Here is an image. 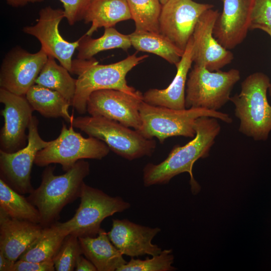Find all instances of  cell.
<instances>
[{
    "label": "cell",
    "instance_id": "d6a6232c",
    "mask_svg": "<svg viewBox=\"0 0 271 271\" xmlns=\"http://www.w3.org/2000/svg\"><path fill=\"white\" fill-rule=\"evenodd\" d=\"M63 5L65 18L72 26L83 19L91 0H59Z\"/></svg>",
    "mask_w": 271,
    "mask_h": 271
},
{
    "label": "cell",
    "instance_id": "ffe728a7",
    "mask_svg": "<svg viewBox=\"0 0 271 271\" xmlns=\"http://www.w3.org/2000/svg\"><path fill=\"white\" fill-rule=\"evenodd\" d=\"M193 39L188 41L180 62L176 65L177 72L173 81L165 89H150L143 94L145 102L175 109L185 107V91L189 70L193 62Z\"/></svg>",
    "mask_w": 271,
    "mask_h": 271
},
{
    "label": "cell",
    "instance_id": "f35d334b",
    "mask_svg": "<svg viewBox=\"0 0 271 271\" xmlns=\"http://www.w3.org/2000/svg\"><path fill=\"white\" fill-rule=\"evenodd\" d=\"M160 3L163 5L165 4L168 0H159Z\"/></svg>",
    "mask_w": 271,
    "mask_h": 271
},
{
    "label": "cell",
    "instance_id": "2e32d148",
    "mask_svg": "<svg viewBox=\"0 0 271 271\" xmlns=\"http://www.w3.org/2000/svg\"><path fill=\"white\" fill-rule=\"evenodd\" d=\"M213 8L200 17L193 35V62L211 71L221 70L234 58L233 53L223 47L213 36L215 22L219 15Z\"/></svg>",
    "mask_w": 271,
    "mask_h": 271
},
{
    "label": "cell",
    "instance_id": "9a60e30c",
    "mask_svg": "<svg viewBox=\"0 0 271 271\" xmlns=\"http://www.w3.org/2000/svg\"><path fill=\"white\" fill-rule=\"evenodd\" d=\"M143 100V97L118 90H99L90 95L87 111L91 116H103L138 131L142 126L140 106Z\"/></svg>",
    "mask_w": 271,
    "mask_h": 271
},
{
    "label": "cell",
    "instance_id": "f546056e",
    "mask_svg": "<svg viewBox=\"0 0 271 271\" xmlns=\"http://www.w3.org/2000/svg\"><path fill=\"white\" fill-rule=\"evenodd\" d=\"M173 262L172 250L164 249L151 258L147 257L145 259H141L131 257L117 271H172L176 269L172 266Z\"/></svg>",
    "mask_w": 271,
    "mask_h": 271
},
{
    "label": "cell",
    "instance_id": "4fadbf2b",
    "mask_svg": "<svg viewBox=\"0 0 271 271\" xmlns=\"http://www.w3.org/2000/svg\"><path fill=\"white\" fill-rule=\"evenodd\" d=\"M213 7L193 0H168L159 17L160 33L184 51L200 17Z\"/></svg>",
    "mask_w": 271,
    "mask_h": 271
},
{
    "label": "cell",
    "instance_id": "52a82bcc",
    "mask_svg": "<svg viewBox=\"0 0 271 271\" xmlns=\"http://www.w3.org/2000/svg\"><path fill=\"white\" fill-rule=\"evenodd\" d=\"M238 70L211 71L194 64L188 73L185 91L186 108L217 111L230 101V93L240 80Z\"/></svg>",
    "mask_w": 271,
    "mask_h": 271
},
{
    "label": "cell",
    "instance_id": "8992f818",
    "mask_svg": "<svg viewBox=\"0 0 271 271\" xmlns=\"http://www.w3.org/2000/svg\"><path fill=\"white\" fill-rule=\"evenodd\" d=\"M89 137L103 142L114 153L129 161L154 153L156 142L120 123L100 116H78L72 122Z\"/></svg>",
    "mask_w": 271,
    "mask_h": 271
},
{
    "label": "cell",
    "instance_id": "9c48e42d",
    "mask_svg": "<svg viewBox=\"0 0 271 271\" xmlns=\"http://www.w3.org/2000/svg\"><path fill=\"white\" fill-rule=\"evenodd\" d=\"M109 151L103 142L92 137L85 138L74 130L72 123L67 128L63 122L59 136L38 152L34 164L39 167L59 164L66 172L80 160H101Z\"/></svg>",
    "mask_w": 271,
    "mask_h": 271
},
{
    "label": "cell",
    "instance_id": "7402d4cb",
    "mask_svg": "<svg viewBox=\"0 0 271 271\" xmlns=\"http://www.w3.org/2000/svg\"><path fill=\"white\" fill-rule=\"evenodd\" d=\"M131 19L126 0H91L83 17L85 23H91L86 33L91 36L99 28L113 27L121 21Z\"/></svg>",
    "mask_w": 271,
    "mask_h": 271
},
{
    "label": "cell",
    "instance_id": "5bb4252c",
    "mask_svg": "<svg viewBox=\"0 0 271 271\" xmlns=\"http://www.w3.org/2000/svg\"><path fill=\"white\" fill-rule=\"evenodd\" d=\"M0 102L5 105L1 110L4 124L0 133V150L13 153L28 144L26 130L34 111L26 95H17L0 88Z\"/></svg>",
    "mask_w": 271,
    "mask_h": 271
},
{
    "label": "cell",
    "instance_id": "44dd1931",
    "mask_svg": "<svg viewBox=\"0 0 271 271\" xmlns=\"http://www.w3.org/2000/svg\"><path fill=\"white\" fill-rule=\"evenodd\" d=\"M78 239L82 254L98 271H117L127 262L110 241L107 233L102 228L97 236L80 237Z\"/></svg>",
    "mask_w": 271,
    "mask_h": 271
},
{
    "label": "cell",
    "instance_id": "4dcf8cb0",
    "mask_svg": "<svg viewBox=\"0 0 271 271\" xmlns=\"http://www.w3.org/2000/svg\"><path fill=\"white\" fill-rule=\"evenodd\" d=\"M82 254L78 237L72 234L67 235L53 258L55 270H74L77 259Z\"/></svg>",
    "mask_w": 271,
    "mask_h": 271
},
{
    "label": "cell",
    "instance_id": "d4e9b609",
    "mask_svg": "<svg viewBox=\"0 0 271 271\" xmlns=\"http://www.w3.org/2000/svg\"><path fill=\"white\" fill-rule=\"evenodd\" d=\"M129 36L131 46L137 50L157 55L175 66L184 52L161 33L135 30Z\"/></svg>",
    "mask_w": 271,
    "mask_h": 271
},
{
    "label": "cell",
    "instance_id": "83f0119b",
    "mask_svg": "<svg viewBox=\"0 0 271 271\" xmlns=\"http://www.w3.org/2000/svg\"><path fill=\"white\" fill-rule=\"evenodd\" d=\"M0 209L10 217L40 224L38 209L22 194L0 179Z\"/></svg>",
    "mask_w": 271,
    "mask_h": 271
},
{
    "label": "cell",
    "instance_id": "74e56055",
    "mask_svg": "<svg viewBox=\"0 0 271 271\" xmlns=\"http://www.w3.org/2000/svg\"><path fill=\"white\" fill-rule=\"evenodd\" d=\"M269 36L271 38V34L269 35ZM268 93H269V95L270 96H271V83H270V86L268 88Z\"/></svg>",
    "mask_w": 271,
    "mask_h": 271
},
{
    "label": "cell",
    "instance_id": "5b68a950",
    "mask_svg": "<svg viewBox=\"0 0 271 271\" xmlns=\"http://www.w3.org/2000/svg\"><path fill=\"white\" fill-rule=\"evenodd\" d=\"M142 126L138 131L144 137H156L163 143L168 138L183 136L194 138L195 122L202 116L216 118L227 123L232 122L229 114L201 108L175 109L148 104L143 100L140 106Z\"/></svg>",
    "mask_w": 271,
    "mask_h": 271
},
{
    "label": "cell",
    "instance_id": "1f68e13d",
    "mask_svg": "<svg viewBox=\"0 0 271 271\" xmlns=\"http://www.w3.org/2000/svg\"><path fill=\"white\" fill-rule=\"evenodd\" d=\"M259 29L271 34V0H255L250 30Z\"/></svg>",
    "mask_w": 271,
    "mask_h": 271
},
{
    "label": "cell",
    "instance_id": "30bf717a",
    "mask_svg": "<svg viewBox=\"0 0 271 271\" xmlns=\"http://www.w3.org/2000/svg\"><path fill=\"white\" fill-rule=\"evenodd\" d=\"M39 120L32 116L28 127V144L13 153L0 150V175L11 188L21 194H30L33 190L31 182L32 168L38 152L48 146L38 131Z\"/></svg>",
    "mask_w": 271,
    "mask_h": 271
},
{
    "label": "cell",
    "instance_id": "277c9868",
    "mask_svg": "<svg viewBox=\"0 0 271 271\" xmlns=\"http://www.w3.org/2000/svg\"><path fill=\"white\" fill-rule=\"evenodd\" d=\"M270 83L265 74L253 73L241 82L240 93L230 98L240 120L239 131L255 141L267 140L271 131V105L267 98Z\"/></svg>",
    "mask_w": 271,
    "mask_h": 271
},
{
    "label": "cell",
    "instance_id": "8d00e7d4",
    "mask_svg": "<svg viewBox=\"0 0 271 271\" xmlns=\"http://www.w3.org/2000/svg\"><path fill=\"white\" fill-rule=\"evenodd\" d=\"M8 5L14 8L24 7L29 3L43 2L44 0H6Z\"/></svg>",
    "mask_w": 271,
    "mask_h": 271
},
{
    "label": "cell",
    "instance_id": "d6986e66",
    "mask_svg": "<svg viewBox=\"0 0 271 271\" xmlns=\"http://www.w3.org/2000/svg\"><path fill=\"white\" fill-rule=\"evenodd\" d=\"M43 228L40 224L12 218L0 209V252L16 262Z\"/></svg>",
    "mask_w": 271,
    "mask_h": 271
},
{
    "label": "cell",
    "instance_id": "484cf974",
    "mask_svg": "<svg viewBox=\"0 0 271 271\" xmlns=\"http://www.w3.org/2000/svg\"><path fill=\"white\" fill-rule=\"evenodd\" d=\"M69 72L65 67L58 65L54 58L48 56L35 84L58 92L72 105L77 79L72 78Z\"/></svg>",
    "mask_w": 271,
    "mask_h": 271
},
{
    "label": "cell",
    "instance_id": "8fae6325",
    "mask_svg": "<svg viewBox=\"0 0 271 271\" xmlns=\"http://www.w3.org/2000/svg\"><path fill=\"white\" fill-rule=\"evenodd\" d=\"M48 58L42 48L32 53L20 46L13 48L5 55L1 66V88L17 95H26L35 84Z\"/></svg>",
    "mask_w": 271,
    "mask_h": 271
},
{
    "label": "cell",
    "instance_id": "4316f807",
    "mask_svg": "<svg viewBox=\"0 0 271 271\" xmlns=\"http://www.w3.org/2000/svg\"><path fill=\"white\" fill-rule=\"evenodd\" d=\"M79 40L77 59L80 60H89L101 51L115 48L127 51L131 46L129 35L120 33L113 27L104 28L103 35L97 39L84 34Z\"/></svg>",
    "mask_w": 271,
    "mask_h": 271
},
{
    "label": "cell",
    "instance_id": "603a6c76",
    "mask_svg": "<svg viewBox=\"0 0 271 271\" xmlns=\"http://www.w3.org/2000/svg\"><path fill=\"white\" fill-rule=\"evenodd\" d=\"M26 97L34 110L46 117H62L72 123L74 116L69 113L70 102L58 92L37 84L27 91Z\"/></svg>",
    "mask_w": 271,
    "mask_h": 271
},
{
    "label": "cell",
    "instance_id": "7a4b0ae2",
    "mask_svg": "<svg viewBox=\"0 0 271 271\" xmlns=\"http://www.w3.org/2000/svg\"><path fill=\"white\" fill-rule=\"evenodd\" d=\"M148 57L137 56V53L123 60L109 64H99L93 58L89 60L75 59L72 62V73L78 75L76 89L72 106L79 114L87 112V102L94 91L115 89L130 95L143 97V94L129 86L126 76L133 68Z\"/></svg>",
    "mask_w": 271,
    "mask_h": 271
},
{
    "label": "cell",
    "instance_id": "e0dca14e",
    "mask_svg": "<svg viewBox=\"0 0 271 271\" xmlns=\"http://www.w3.org/2000/svg\"><path fill=\"white\" fill-rule=\"evenodd\" d=\"M222 11L218 17L213 36L225 48L231 50L241 44L250 30L255 0H221Z\"/></svg>",
    "mask_w": 271,
    "mask_h": 271
},
{
    "label": "cell",
    "instance_id": "d590c367",
    "mask_svg": "<svg viewBox=\"0 0 271 271\" xmlns=\"http://www.w3.org/2000/svg\"><path fill=\"white\" fill-rule=\"evenodd\" d=\"M15 262L6 257L2 252H0L1 271H13Z\"/></svg>",
    "mask_w": 271,
    "mask_h": 271
},
{
    "label": "cell",
    "instance_id": "7c38bea8",
    "mask_svg": "<svg viewBox=\"0 0 271 271\" xmlns=\"http://www.w3.org/2000/svg\"><path fill=\"white\" fill-rule=\"evenodd\" d=\"M64 18V10L47 6L39 11L37 23L24 27L23 31L37 38L41 48L48 56L57 59L61 65L72 73V56L79 46V40L69 42L61 36L59 26Z\"/></svg>",
    "mask_w": 271,
    "mask_h": 271
},
{
    "label": "cell",
    "instance_id": "ac0fdd59",
    "mask_svg": "<svg viewBox=\"0 0 271 271\" xmlns=\"http://www.w3.org/2000/svg\"><path fill=\"white\" fill-rule=\"evenodd\" d=\"M160 231L159 227L141 225L128 219H112V227L107 234L112 244L123 255L134 257L160 253L162 248L152 242Z\"/></svg>",
    "mask_w": 271,
    "mask_h": 271
},
{
    "label": "cell",
    "instance_id": "836d02e7",
    "mask_svg": "<svg viewBox=\"0 0 271 271\" xmlns=\"http://www.w3.org/2000/svg\"><path fill=\"white\" fill-rule=\"evenodd\" d=\"M53 259L35 262L18 259L14 264L13 271H54Z\"/></svg>",
    "mask_w": 271,
    "mask_h": 271
},
{
    "label": "cell",
    "instance_id": "3957f363",
    "mask_svg": "<svg viewBox=\"0 0 271 271\" xmlns=\"http://www.w3.org/2000/svg\"><path fill=\"white\" fill-rule=\"evenodd\" d=\"M54 170V166H46L40 186L27 198L39 210L43 227L55 223L63 208L80 197L84 179L90 173V165L80 160L62 175H55Z\"/></svg>",
    "mask_w": 271,
    "mask_h": 271
},
{
    "label": "cell",
    "instance_id": "ba28073f",
    "mask_svg": "<svg viewBox=\"0 0 271 271\" xmlns=\"http://www.w3.org/2000/svg\"><path fill=\"white\" fill-rule=\"evenodd\" d=\"M79 198L80 203L74 216L66 222H59L68 234L78 237L96 236L104 219L130 207L121 197L109 196L85 183Z\"/></svg>",
    "mask_w": 271,
    "mask_h": 271
},
{
    "label": "cell",
    "instance_id": "f1b7e54d",
    "mask_svg": "<svg viewBox=\"0 0 271 271\" xmlns=\"http://www.w3.org/2000/svg\"><path fill=\"white\" fill-rule=\"evenodd\" d=\"M137 31L160 33L159 17L162 5L159 0H126Z\"/></svg>",
    "mask_w": 271,
    "mask_h": 271
},
{
    "label": "cell",
    "instance_id": "cb8c5ba5",
    "mask_svg": "<svg viewBox=\"0 0 271 271\" xmlns=\"http://www.w3.org/2000/svg\"><path fill=\"white\" fill-rule=\"evenodd\" d=\"M68 235V233L61 227L59 222L43 227L40 235L19 259L35 262L53 259Z\"/></svg>",
    "mask_w": 271,
    "mask_h": 271
},
{
    "label": "cell",
    "instance_id": "6da1fadb",
    "mask_svg": "<svg viewBox=\"0 0 271 271\" xmlns=\"http://www.w3.org/2000/svg\"><path fill=\"white\" fill-rule=\"evenodd\" d=\"M218 119L209 116L198 118L195 122L196 134L186 145L176 146L167 158L158 164H147L143 169L144 185L149 187L168 183L175 176L185 172L190 177L192 194H197L201 187L193 177L192 169L195 162L209 156L221 126Z\"/></svg>",
    "mask_w": 271,
    "mask_h": 271
},
{
    "label": "cell",
    "instance_id": "e575fe53",
    "mask_svg": "<svg viewBox=\"0 0 271 271\" xmlns=\"http://www.w3.org/2000/svg\"><path fill=\"white\" fill-rule=\"evenodd\" d=\"M75 270L76 271H96L95 266L86 257H83L82 254L77 259Z\"/></svg>",
    "mask_w": 271,
    "mask_h": 271
}]
</instances>
